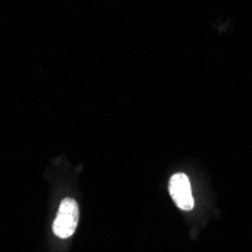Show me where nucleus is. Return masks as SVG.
<instances>
[{"label": "nucleus", "instance_id": "f257e3e1", "mask_svg": "<svg viewBox=\"0 0 252 252\" xmlns=\"http://www.w3.org/2000/svg\"><path fill=\"white\" fill-rule=\"evenodd\" d=\"M77 222H79L77 202L71 198L63 199L59 207V212L56 215V219L53 222L55 234L61 239L71 237L77 228Z\"/></svg>", "mask_w": 252, "mask_h": 252}, {"label": "nucleus", "instance_id": "f03ea898", "mask_svg": "<svg viewBox=\"0 0 252 252\" xmlns=\"http://www.w3.org/2000/svg\"><path fill=\"white\" fill-rule=\"evenodd\" d=\"M169 192H171V196L178 209L185 210V212H189L193 209L195 201L192 196L190 181L185 174L172 175V178L169 181Z\"/></svg>", "mask_w": 252, "mask_h": 252}]
</instances>
